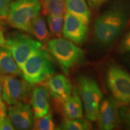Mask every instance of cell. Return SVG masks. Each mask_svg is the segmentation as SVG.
I'll list each match as a JSON object with an SVG mask.
<instances>
[{"mask_svg": "<svg viewBox=\"0 0 130 130\" xmlns=\"http://www.w3.org/2000/svg\"><path fill=\"white\" fill-rule=\"evenodd\" d=\"M128 19V10L122 4L115 5L101 14L93 27L97 45L102 48L111 46L125 30Z\"/></svg>", "mask_w": 130, "mask_h": 130, "instance_id": "6da1fadb", "label": "cell"}, {"mask_svg": "<svg viewBox=\"0 0 130 130\" xmlns=\"http://www.w3.org/2000/svg\"><path fill=\"white\" fill-rule=\"evenodd\" d=\"M22 77L31 85L45 82L56 71V65L50 53L43 48L26 60L22 68Z\"/></svg>", "mask_w": 130, "mask_h": 130, "instance_id": "7a4b0ae2", "label": "cell"}, {"mask_svg": "<svg viewBox=\"0 0 130 130\" xmlns=\"http://www.w3.org/2000/svg\"><path fill=\"white\" fill-rule=\"evenodd\" d=\"M47 46L49 53L66 75H69L72 69L81 64L85 58L83 50L70 40L61 37L50 40Z\"/></svg>", "mask_w": 130, "mask_h": 130, "instance_id": "3957f363", "label": "cell"}, {"mask_svg": "<svg viewBox=\"0 0 130 130\" xmlns=\"http://www.w3.org/2000/svg\"><path fill=\"white\" fill-rule=\"evenodd\" d=\"M39 0H16L11 3L7 19L11 27L29 32L32 21L39 15Z\"/></svg>", "mask_w": 130, "mask_h": 130, "instance_id": "277c9868", "label": "cell"}, {"mask_svg": "<svg viewBox=\"0 0 130 130\" xmlns=\"http://www.w3.org/2000/svg\"><path fill=\"white\" fill-rule=\"evenodd\" d=\"M5 46L9 50L19 68L32 54L43 48V45L28 35L15 32L6 39Z\"/></svg>", "mask_w": 130, "mask_h": 130, "instance_id": "5b68a950", "label": "cell"}, {"mask_svg": "<svg viewBox=\"0 0 130 130\" xmlns=\"http://www.w3.org/2000/svg\"><path fill=\"white\" fill-rule=\"evenodd\" d=\"M78 86L86 118L90 121H96L102 100V93L98 84L92 77L82 76L78 79Z\"/></svg>", "mask_w": 130, "mask_h": 130, "instance_id": "8992f818", "label": "cell"}, {"mask_svg": "<svg viewBox=\"0 0 130 130\" xmlns=\"http://www.w3.org/2000/svg\"><path fill=\"white\" fill-rule=\"evenodd\" d=\"M107 86L119 104H130V74L117 64H112L105 75Z\"/></svg>", "mask_w": 130, "mask_h": 130, "instance_id": "52a82bcc", "label": "cell"}, {"mask_svg": "<svg viewBox=\"0 0 130 130\" xmlns=\"http://www.w3.org/2000/svg\"><path fill=\"white\" fill-rule=\"evenodd\" d=\"M2 98L7 105L28 102L31 93V84L17 76L0 75Z\"/></svg>", "mask_w": 130, "mask_h": 130, "instance_id": "ba28073f", "label": "cell"}, {"mask_svg": "<svg viewBox=\"0 0 130 130\" xmlns=\"http://www.w3.org/2000/svg\"><path fill=\"white\" fill-rule=\"evenodd\" d=\"M88 24L71 13L66 12L64 15L63 35L76 45H83L88 36Z\"/></svg>", "mask_w": 130, "mask_h": 130, "instance_id": "9c48e42d", "label": "cell"}, {"mask_svg": "<svg viewBox=\"0 0 130 130\" xmlns=\"http://www.w3.org/2000/svg\"><path fill=\"white\" fill-rule=\"evenodd\" d=\"M97 120L101 129L111 130L118 127L121 121L118 102L111 98L102 100Z\"/></svg>", "mask_w": 130, "mask_h": 130, "instance_id": "30bf717a", "label": "cell"}, {"mask_svg": "<svg viewBox=\"0 0 130 130\" xmlns=\"http://www.w3.org/2000/svg\"><path fill=\"white\" fill-rule=\"evenodd\" d=\"M45 86L58 106H61L74 92L71 81L62 74L52 75L45 82Z\"/></svg>", "mask_w": 130, "mask_h": 130, "instance_id": "8fae6325", "label": "cell"}, {"mask_svg": "<svg viewBox=\"0 0 130 130\" xmlns=\"http://www.w3.org/2000/svg\"><path fill=\"white\" fill-rule=\"evenodd\" d=\"M9 117L14 129L27 130L33 127L34 116L31 108L27 102H19L7 109Z\"/></svg>", "mask_w": 130, "mask_h": 130, "instance_id": "7c38bea8", "label": "cell"}, {"mask_svg": "<svg viewBox=\"0 0 130 130\" xmlns=\"http://www.w3.org/2000/svg\"><path fill=\"white\" fill-rule=\"evenodd\" d=\"M50 94L45 85L37 86L31 90L30 103L35 118L45 116L50 111Z\"/></svg>", "mask_w": 130, "mask_h": 130, "instance_id": "4fadbf2b", "label": "cell"}, {"mask_svg": "<svg viewBox=\"0 0 130 130\" xmlns=\"http://www.w3.org/2000/svg\"><path fill=\"white\" fill-rule=\"evenodd\" d=\"M0 75L22 76L21 70L6 46H0Z\"/></svg>", "mask_w": 130, "mask_h": 130, "instance_id": "5bb4252c", "label": "cell"}, {"mask_svg": "<svg viewBox=\"0 0 130 130\" xmlns=\"http://www.w3.org/2000/svg\"><path fill=\"white\" fill-rule=\"evenodd\" d=\"M63 111L66 118L78 119L83 118V105L80 97L74 91L72 95L62 104Z\"/></svg>", "mask_w": 130, "mask_h": 130, "instance_id": "9a60e30c", "label": "cell"}, {"mask_svg": "<svg viewBox=\"0 0 130 130\" xmlns=\"http://www.w3.org/2000/svg\"><path fill=\"white\" fill-rule=\"evenodd\" d=\"M65 9L87 24L90 22L91 13L86 0H65Z\"/></svg>", "mask_w": 130, "mask_h": 130, "instance_id": "2e32d148", "label": "cell"}, {"mask_svg": "<svg viewBox=\"0 0 130 130\" xmlns=\"http://www.w3.org/2000/svg\"><path fill=\"white\" fill-rule=\"evenodd\" d=\"M29 32L40 42H46L50 35L45 19L39 15L32 21Z\"/></svg>", "mask_w": 130, "mask_h": 130, "instance_id": "e0dca14e", "label": "cell"}, {"mask_svg": "<svg viewBox=\"0 0 130 130\" xmlns=\"http://www.w3.org/2000/svg\"><path fill=\"white\" fill-rule=\"evenodd\" d=\"M42 13L46 16H63L65 12V0H41Z\"/></svg>", "mask_w": 130, "mask_h": 130, "instance_id": "ac0fdd59", "label": "cell"}, {"mask_svg": "<svg viewBox=\"0 0 130 130\" xmlns=\"http://www.w3.org/2000/svg\"><path fill=\"white\" fill-rule=\"evenodd\" d=\"M92 128L90 123L88 121L78 119L66 118L61 123L58 129L64 130H87Z\"/></svg>", "mask_w": 130, "mask_h": 130, "instance_id": "d6986e66", "label": "cell"}, {"mask_svg": "<svg viewBox=\"0 0 130 130\" xmlns=\"http://www.w3.org/2000/svg\"><path fill=\"white\" fill-rule=\"evenodd\" d=\"M46 22L50 33L53 36L60 37L63 33V16H46Z\"/></svg>", "mask_w": 130, "mask_h": 130, "instance_id": "ffe728a7", "label": "cell"}, {"mask_svg": "<svg viewBox=\"0 0 130 130\" xmlns=\"http://www.w3.org/2000/svg\"><path fill=\"white\" fill-rule=\"evenodd\" d=\"M32 129L36 130H53L56 129L53 115L48 113L41 118H37L35 121Z\"/></svg>", "mask_w": 130, "mask_h": 130, "instance_id": "44dd1931", "label": "cell"}, {"mask_svg": "<svg viewBox=\"0 0 130 130\" xmlns=\"http://www.w3.org/2000/svg\"><path fill=\"white\" fill-rule=\"evenodd\" d=\"M118 51L121 54L130 52V30L122 39L118 46Z\"/></svg>", "mask_w": 130, "mask_h": 130, "instance_id": "7402d4cb", "label": "cell"}, {"mask_svg": "<svg viewBox=\"0 0 130 130\" xmlns=\"http://www.w3.org/2000/svg\"><path fill=\"white\" fill-rule=\"evenodd\" d=\"M12 0H0V19H7Z\"/></svg>", "mask_w": 130, "mask_h": 130, "instance_id": "603a6c76", "label": "cell"}, {"mask_svg": "<svg viewBox=\"0 0 130 130\" xmlns=\"http://www.w3.org/2000/svg\"><path fill=\"white\" fill-rule=\"evenodd\" d=\"M14 128L7 115L0 114V130H13Z\"/></svg>", "mask_w": 130, "mask_h": 130, "instance_id": "cb8c5ba5", "label": "cell"}, {"mask_svg": "<svg viewBox=\"0 0 130 130\" xmlns=\"http://www.w3.org/2000/svg\"><path fill=\"white\" fill-rule=\"evenodd\" d=\"M89 6L92 9H98L108 0H87Z\"/></svg>", "mask_w": 130, "mask_h": 130, "instance_id": "d4e9b609", "label": "cell"}, {"mask_svg": "<svg viewBox=\"0 0 130 130\" xmlns=\"http://www.w3.org/2000/svg\"><path fill=\"white\" fill-rule=\"evenodd\" d=\"M0 114L7 115V108L2 98V88H1V82H0Z\"/></svg>", "mask_w": 130, "mask_h": 130, "instance_id": "484cf974", "label": "cell"}, {"mask_svg": "<svg viewBox=\"0 0 130 130\" xmlns=\"http://www.w3.org/2000/svg\"><path fill=\"white\" fill-rule=\"evenodd\" d=\"M122 116L125 120L128 126L130 128V113L127 110H123V111H122Z\"/></svg>", "mask_w": 130, "mask_h": 130, "instance_id": "4316f807", "label": "cell"}, {"mask_svg": "<svg viewBox=\"0 0 130 130\" xmlns=\"http://www.w3.org/2000/svg\"><path fill=\"white\" fill-rule=\"evenodd\" d=\"M5 43H6V38L3 29L0 26V46H5Z\"/></svg>", "mask_w": 130, "mask_h": 130, "instance_id": "83f0119b", "label": "cell"}, {"mask_svg": "<svg viewBox=\"0 0 130 130\" xmlns=\"http://www.w3.org/2000/svg\"><path fill=\"white\" fill-rule=\"evenodd\" d=\"M128 110V111H129V113H130V108H129V110Z\"/></svg>", "mask_w": 130, "mask_h": 130, "instance_id": "f1b7e54d", "label": "cell"}]
</instances>
